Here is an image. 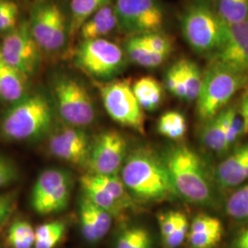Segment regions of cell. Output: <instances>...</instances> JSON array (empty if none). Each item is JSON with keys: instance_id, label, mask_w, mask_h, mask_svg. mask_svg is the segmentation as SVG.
Listing matches in <instances>:
<instances>
[{"instance_id": "cell-10", "label": "cell", "mask_w": 248, "mask_h": 248, "mask_svg": "<svg viewBox=\"0 0 248 248\" xmlns=\"http://www.w3.org/2000/svg\"><path fill=\"white\" fill-rule=\"evenodd\" d=\"M118 30L128 37L161 31L165 12L157 0H115Z\"/></svg>"}, {"instance_id": "cell-14", "label": "cell", "mask_w": 248, "mask_h": 248, "mask_svg": "<svg viewBox=\"0 0 248 248\" xmlns=\"http://www.w3.org/2000/svg\"><path fill=\"white\" fill-rule=\"evenodd\" d=\"M91 143L82 128L65 126L53 134L49 150L54 157L76 166L87 165Z\"/></svg>"}, {"instance_id": "cell-40", "label": "cell", "mask_w": 248, "mask_h": 248, "mask_svg": "<svg viewBox=\"0 0 248 248\" xmlns=\"http://www.w3.org/2000/svg\"><path fill=\"white\" fill-rule=\"evenodd\" d=\"M177 213L178 211H170L168 213L160 214L158 217V224L163 241L167 239L175 229L177 224Z\"/></svg>"}, {"instance_id": "cell-25", "label": "cell", "mask_w": 248, "mask_h": 248, "mask_svg": "<svg viewBox=\"0 0 248 248\" xmlns=\"http://www.w3.org/2000/svg\"><path fill=\"white\" fill-rule=\"evenodd\" d=\"M91 176L100 186H103L107 191L123 206L125 211L136 209L137 203L129 193L120 175H110V176L91 175Z\"/></svg>"}, {"instance_id": "cell-4", "label": "cell", "mask_w": 248, "mask_h": 248, "mask_svg": "<svg viewBox=\"0 0 248 248\" xmlns=\"http://www.w3.org/2000/svg\"><path fill=\"white\" fill-rule=\"evenodd\" d=\"M53 106L42 92L28 94L3 116L0 130L9 140L30 141L42 137L53 122Z\"/></svg>"}, {"instance_id": "cell-17", "label": "cell", "mask_w": 248, "mask_h": 248, "mask_svg": "<svg viewBox=\"0 0 248 248\" xmlns=\"http://www.w3.org/2000/svg\"><path fill=\"white\" fill-rule=\"evenodd\" d=\"M237 110L234 107H226L216 116L203 123L201 131V142L208 150L223 154L226 150V134L231 119Z\"/></svg>"}, {"instance_id": "cell-32", "label": "cell", "mask_w": 248, "mask_h": 248, "mask_svg": "<svg viewBox=\"0 0 248 248\" xmlns=\"http://www.w3.org/2000/svg\"><path fill=\"white\" fill-rule=\"evenodd\" d=\"M8 241L12 248H31L35 243V229L26 221H16L9 227Z\"/></svg>"}, {"instance_id": "cell-9", "label": "cell", "mask_w": 248, "mask_h": 248, "mask_svg": "<svg viewBox=\"0 0 248 248\" xmlns=\"http://www.w3.org/2000/svg\"><path fill=\"white\" fill-rule=\"evenodd\" d=\"M107 113L117 124L144 133V114L133 93L129 79H112L98 83Z\"/></svg>"}, {"instance_id": "cell-27", "label": "cell", "mask_w": 248, "mask_h": 248, "mask_svg": "<svg viewBox=\"0 0 248 248\" xmlns=\"http://www.w3.org/2000/svg\"><path fill=\"white\" fill-rule=\"evenodd\" d=\"M72 181H68L59 186L52 194L46 197L43 201L32 205L33 210L41 215L61 212L69 203L71 197Z\"/></svg>"}, {"instance_id": "cell-33", "label": "cell", "mask_w": 248, "mask_h": 248, "mask_svg": "<svg viewBox=\"0 0 248 248\" xmlns=\"http://www.w3.org/2000/svg\"><path fill=\"white\" fill-rule=\"evenodd\" d=\"M142 45L155 53L169 56L173 52V42L169 35L162 31L135 36Z\"/></svg>"}, {"instance_id": "cell-16", "label": "cell", "mask_w": 248, "mask_h": 248, "mask_svg": "<svg viewBox=\"0 0 248 248\" xmlns=\"http://www.w3.org/2000/svg\"><path fill=\"white\" fill-rule=\"evenodd\" d=\"M223 226L218 218L200 213L189 225L187 242L190 248H214L222 240Z\"/></svg>"}, {"instance_id": "cell-45", "label": "cell", "mask_w": 248, "mask_h": 248, "mask_svg": "<svg viewBox=\"0 0 248 248\" xmlns=\"http://www.w3.org/2000/svg\"><path fill=\"white\" fill-rule=\"evenodd\" d=\"M232 248H248V226L236 235L232 242Z\"/></svg>"}, {"instance_id": "cell-11", "label": "cell", "mask_w": 248, "mask_h": 248, "mask_svg": "<svg viewBox=\"0 0 248 248\" xmlns=\"http://www.w3.org/2000/svg\"><path fill=\"white\" fill-rule=\"evenodd\" d=\"M42 50L31 32L28 20L3 37L0 45V56L10 66L28 77L33 75L40 66Z\"/></svg>"}, {"instance_id": "cell-18", "label": "cell", "mask_w": 248, "mask_h": 248, "mask_svg": "<svg viewBox=\"0 0 248 248\" xmlns=\"http://www.w3.org/2000/svg\"><path fill=\"white\" fill-rule=\"evenodd\" d=\"M118 30L114 2L98 9L80 28V41L105 38Z\"/></svg>"}, {"instance_id": "cell-23", "label": "cell", "mask_w": 248, "mask_h": 248, "mask_svg": "<svg viewBox=\"0 0 248 248\" xmlns=\"http://www.w3.org/2000/svg\"><path fill=\"white\" fill-rule=\"evenodd\" d=\"M113 3V0H72L69 18L70 40L78 34L80 28L98 9Z\"/></svg>"}, {"instance_id": "cell-34", "label": "cell", "mask_w": 248, "mask_h": 248, "mask_svg": "<svg viewBox=\"0 0 248 248\" xmlns=\"http://www.w3.org/2000/svg\"><path fill=\"white\" fill-rule=\"evenodd\" d=\"M79 218L81 231L85 239L89 243H96L101 239L92 215L89 212L87 199L85 196H83L80 201Z\"/></svg>"}, {"instance_id": "cell-12", "label": "cell", "mask_w": 248, "mask_h": 248, "mask_svg": "<svg viewBox=\"0 0 248 248\" xmlns=\"http://www.w3.org/2000/svg\"><path fill=\"white\" fill-rule=\"evenodd\" d=\"M128 154V142L122 133L116 130L100 133L90 146L87 162L89 174L119 175Z\"/></svg>"}, {"instance_id": "cell-30", "label": "cell", "mask_w": 248, "mask_h": 248, "mask_svg": "<svg viewBox=\"0 0 248 248\" xmlns=\"http://www.w3.org/2000/svg\"><path fill=\"white\" fill-rule=\"evenodd\" d=\"M115 248H153L150 232L140 225L127 226L120 232Z\"/></svg>"}, {"instance_id": "cell-39", "label": "cell", "mask_w": 248, "mask_h": 248, "mask_svg": "<svg viewBox=\"0 0 248 248\" xmlns=\"http://www.w3.org/2000/svg\"><path fill=\"white\" fill-rule=\"evenodd\" d=\"M18 178V170L8 157L0 155V189L14 183Z\"/></svg>"}, {"instance_id": "cell-7", "label": "cell", "mask_w": 248, "mask_h": 248, "mask_svg": "<svg viewBox=\"0 0 248 248\" xmlns=\"http://www.w3.org/2000/svg\"><path fill=\"white\" fill-rule=\"evenodd\" d=\"M31 32L43 53L56 54L66 47L69 37V18L53 0H37L28 20Z\"/></svg>"}, {"instance_id": "cell-43", "label": "cell", "mask_w": 248, "mask_h": 248, "mask_svg": "<svg viewBox=\"0 0 248 248\" xmlns=\"http://www.w3.org/2000/svg\"><path fill=\"white\" fill-rule=\"evenodd\" d=\"M65 232V227L62 228L56 232H54L49 237L43 241H39L34 243V248H54L62 240V236Z\"/></svg>"}, {"instance_id": "cell-38", "label": "cell", "mask_w": 248, "mask_h": 248, "mask_svg": "<svg viewBox=\"0 0 248 248\" xmlns=\"http://www.w3.org/2000/svg\"><path fill=\"white\" fill-rule=\"evenodd\" d=\"M246 133L245 124L242 117L240 115L238 109L234 112V114L231 119L230 124L227 129L226 134V150L227 152L236 143L240 137Z\"/></svg>"}, {"instance_id": "cell-13", "label": "cell", "mask_w": 248, "mask_h": 248, "mask_svg": "<svg viewBox=\"0 0 248 248\" xmlns=\"http://www.w3.org/2000/svg\"><path fill=\"white\" fill-rule=\"evenodd\" d=\"M209 61L248 76V19L227 26L222 45Z\"/></svg>"}, {"instance_id": "cell-5", "label": "cell", "mask_w": 248, "mask_h": 248, "mask_svg": "<svg viewBox=\"0 0 248 248\" xmlns=\"http://www.w3.org/2000/svg\"><path fill=\"white\" fill-rule=\"evenodd\" d=\"M248 84V75L232 71L215 62H209L203 72L201 92L196 99V112L200 121L205 123L217 115Z\"/></svg>"}, {"instance_id": "cell-8", "label": "cell", "mask_w": 248, "mask_h": 248, "mask_svg": "<svg viewBox=\"0 0 248 248\" xmlns=\"http://www.w3.org/2000/svg\"><path fill=\"white\" fill-rule=\"evenodd\" d=\"M53 99L62 121L73 127L89 126L96 119V108L89 89L66 74L57 75L53 81Z\"/></svg>"}, {"instance_id": "cell-42", "label": "cell", "mask_w": 248, "mask_h": 248, "mask_svg": "<svg viewBox=\"0 0 248 248\" xmlns=\"http://www.w3.org/2000/svg\"><path fill=\"white\" fill-rule=\"evenodd\" d=\"M64 227H65V224L61 221H54L53 222L40 225L35 229V242L46 239L47 237H49L57 231Z\"/></svg>"}, {"instance_id": "cell-35", "label": "cell", "mask_w": 248, "mask_h": 248, "mask_svg": "<svg viewBox=\"0 0 248 248\" xmlns=\"http://www.w3.org/2000/svg\"><path fill=\"white\" fill-rule=\"evenodd\" d=\"M165 87L176 98L186 100V91L178 62L172 64L165 74Z\"/></svg>"}, {"instance_id": "cell-28", "label": "cell", "mask_w": 248, "mask_h": 248, "mask_svg": "<svg viewBox=\"0 0 248 248\" xmlns=\"http://www.w3.org/2000/svg\"><path fill=\"white\" fill-rule=\"evenodd\" d=\"M215 8L226 25L248 19V0H216Z\"/></svg>"}, {"instance_id": "cell-31", "label": "cell", "mask_w": 248, "mask_h": 248, "mask_svg": "<svg viewBox=\"0 0 248 248\" xmlns=\"http://www.w3.org/2000/svg\"><path fill=\"white\" fill-rule=\"evenodd\" d=\"M225 212L236 221H248V182L237 187L227 199Z\"/></svg>"}, {"instance_id": "cell-6", "label": "cell", "mask_w": 248, "mask_h": 248, "mask_svg": "<svg viewBox=\"0 0 248 248\" xmlns=\"http://www.w3.org/2000/svg\"><path fill=\"white\" fill-rule=\"evenodd\" d=\"M72 58L77 68L99 82L115 79L129 61L124 48L106 38L80 41Z\"/></svg>"}, {"instance_id": "cell-22", "label": "cell", "mask_w": 248, "mask_h": 248, "mask_svg": "<svg viewBox=\"0 0 248 248\" xmlns=\"http://www.w3.org/2000/svg\"><path fill=\"white\" fill-rule=\"evenodd\" d=\"M124 51L129 61L144 68H156L167 61L169 56L155 53L135 37H128L124 43Z\"/></svg>"}, {"instance_id": "cell-44", "label": "cell", "mask_w": 248, "mask_h": 248, "mask_svg": "<svg viewBox=\"0 0 248 248\" xmlns=\"http://www.w3.org/2000/svg\"><path fill=\"white\" fill-rule=\"evenodd\" d=\"M238 111H239L240 115L244 121L246 133H248V90L245 93V95L243 96V98L241 99Z\"/></svg>"}, {"instance_id": "cell-3", "label": "cell", "mask_w": 248, "mask_h": 248, "mask_svg": "<svg viewBox=\"0 0 248 248\" xmlns=\"http://www.w3.org/2000/svg\"><path fill=\"white\" fill-rule=\"evenodd\" d=\"M180 31L187 45L210 58L222 45L227 26L212 0H192L180 15Z\"/></svg>"}, {"instance_id": "cell-36", "label": "cell", "mask_w": 248, "mask_h": 248, "mask_svg": "<svg viewBox=\"0 0 248 248\" xmlns=\"http://www.w3.org/2000/svg\"><path fill=\"white\" fill-rule=\"evenodd\" d=\"M189 223L186 214L178 211L176 227L169 237L164 240L165 246L168 248H177L180 247L187 237Z\"/></svg>"}, {"instance_id": "cell-37", "label": "cell", "mask_w": 248, "mask_h": 248, "mask_svg": "<svg viewBox=\"0 0 248 248\" xmlns=\"http://www.w3.org/2000/svg\"><path fill=\"white\" fill-rule=\"evenodd\" d=\"M86 199H87V202H88V206H89V212L91 213L92 218H93L94 222L97 226L98 234H99L100 238L102 239L110 229L113 217H112L111 214H109L105 210H103V209L98 207L97 205L92 203L87 197H86Z\"/></svg>"}, {"instance_id": "cell-41", "label": "cell", "mask_w": 248, "mask_h": 248, "mask_svg": "<svg viewBox=\"0 0 248 248\" xmlns=\"http://www.w3.org/2000/svg\"><path fill=\"white\" fill-rule=\"evenodd\" d=\"M15 193L8 192L0 194V227L10 216L15 205Z\"/></svg>"}, {"instance_id": "cell-21", "label": "cell", "mask_w": 248, "mask_h": 248, "mask_svg": "<svg viewBox=\"0 0 248 248\" xmlns=\"http://www.w3.org/2000/svg\"><path fill=\"white\" fill-rule=\"evenodd\" d=\"M133 93L143 110L154 111L159 108L164 98V89L159 81L146 76L133 84Z\"/></svg>"}, {"instance_id": "cell-15", "label": "cell", "mask_w": 248, "mask_h": 248, "mask_svg": "<svg viewBox=\"0 0 248 248\" xmlns=\"http://www.w3.org/2000/svg\"><path fill=\"white\" fill-rule=\"evenodd\" d=\"M214 182L224 190L248 183V143L236 147L217 166Z\"/></svg>"}, {"instance_id": "cell-29", "label": "cell", "mask_w": 248, "mask_h": 248, "mask_svg": "<svg viewBox=\"0 0 248 248\" xmlns=\"http://www.w3.org/2000/svg\"><path fill=\"white\" fill-rule=\"evenodd\" d=\"M187 124L185 116L176 110L167 111L158 120V133L171 140H179L186 133Z\"/></svg>"}, {"instance_id": "cell-1", "label": "cell", "mask_w": 248, "mask_h": 248, "mask_svg": "<svg viewBox=\"0 0 248 248\" xmlns=\"http://www.w3.org/2000/svg\"><path fill=\"white\" fill-rule=\"evenodd\" d=\"M120 177L136 203H159L177 196L162 155L147 147L130 151Z\"/></svg>"}, {"instance_id": "cell-20", "label": "cell", "mask_w": 248, "mask_h": 248, "mask_svg": "<svg viewBox=\"0 0 248 248\" xmlns=\"http://www.w3.org/2000/svg\"><path fill=\"white\" fill-rule=\"evenodd\" d=\"M80 184L84 196L92 203L111 214L113 218H120L126 212L123 206L103 186H100L90 174L81 177Z\"/></svg>"}, {"instance_id": "cell-19", "label": "cell", "mask_w": 248, "mask_h": 248, "mask_svg": "<svg viewBox=\"0 0 248 248\" xmlns=\"http://www.w3.org/2000/svg\"><path fill=\"white\" fill-rule=\"evenodd\" d=\"M29 77L4 62L0 56V98L11 105L27 95Z\"/></svg>"}, {"instance_id": "cell-26", "label": "cell", "mask_w": 248, "mask_h": 248, "mask_svg": "<svg viewBox=\"0 0 248 248\" xmlns=\"http://www.w3.org/2000/svg\"><path fill=\"white\" fill-rule=\"evenodd\" d=\"M177 62L185 87L186 100L196 101L202 86L203 72L201 70V68L195 62L191 60L181 59L177 61Z\"/></svg>"}, {"instance_id": "cell-2", "label": "cell", "mask_w": 248, "mask_h": 248, "mask_svg": "<svg viewBox=\"0 0 248 248\" xmlns=\"http://www.w3.org/2000/svg\"><path fill=\"white\" fill-rule=\"evenodd\" d=\"M177 196L189 203H215L213 179L199 154L186 144L171 145L162 155Z\"/></svg>"}, {"instance_id": "cell-24", "label": "cell", "mask_w": 248, "mask_h": 248, "mask_svg": "<svg viewBox=\"0 0 248 248\" xmlns=\"http://www.w3.org/2000/svg\"><path fill=\"white\" fill-rule=\"evenodd\" d=\"M71 180L70 175L61 169H48L44 171L36 181L31 194V205L38 203L52 194L62 184Z\"/></svg>"}]
</instances>
